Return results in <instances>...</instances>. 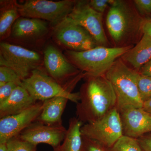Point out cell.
<instances>
[{
    "label": "cell",
    "instance_id": "9c48e42d",
    "mask_svg": "<svg viewBox=\"0 0 151 151\" xmlns=\"http://www.w3.org/2000/svg\"><path fill=\"white\" fill-rule=\"evenodd\" d=\"M103 14L91 7L89 1H76L67 18L84 27L94 37L99 46L111 47L103 23Z\"/></svg>",
    "mask_w": 151,
    "mask_h": 151
},
{
    "label": "cell",
    "instance_id": "2e32d148",
    "mask_svg": "<svg viewBox=\"0 0 151 151\" xmlns=\"http://www.w3.org/2000/svg\"><path fill=\"white\" fill-rule=\"evenodd\" d=\"M36 102L22 86H17L10 97L0 103V118L21 113Z\"/></svg>",
    "mask_w": 151,
    "mask_h": 151
},
{
    "label": "cell",
    "instance_id": "8fae6325",
    "mask_svg": "<svg viewBox=\"0 0 151 151\" xmlns=\"http://www.w3.org/2000/svg\"><path fill=\"white\" fill-rule=\"evenodd\" d=\"M44 63L47 74L63 86L67 85L81 72L52 45L45 50Z\"/></svg>",
    "mask_w": 151,
    "mask_h": 151
},
{
    "label": "cell",
    "instance_id": "7a4b0ae2",
    "mask_svg": "<svg viewBox=\"0 0 151 151\" xmlns=\"http://www.w3.org/2000/svg\"><path fill=\"white\" fill-rule=\"evenodd\" d=\"M144 20L133 1L114 0L106 18V26L113 47H126L137 44L144 35Z\"/></svg>",
    "mask_w": 151,
    "mask_h": 151
},
{
    "label": "cell",
    "instance_id": "4dcf8cb0",
    "mask_svg": "<svg viewBox=\"0 0 151 151\" xmlns=\"http://www.w3.org/2000/svg\"><path fill=\"white\" fill-rule=\"evenodd\" d=\"M142 30L143 34L151 38V19H145Z\"/></svg>",
    "mask_w": 151,
    "mask_h": 151
},
{
    "label": "cell",
    "instance_id": "30bf717a",
    "mask_svg": "<svg viewBox=\"0 0 151 151\" xmlns=\"http://www.w3.org/2000/svg\"><path fill=\"white\" fill-rule=\"evenodd\" d=\"M54 35L60 43L71 51H86L99 46L86 29L67 17L54 27Z\"/></svg>",
    "mask_w": 151,
    "mask_h": 151
},
{
    "label": "cell",
    "instance_id": "4316f807",
    "mask_svg": "<svg viewBox=\"0 0 151 151\" xmlns=\"http://www.w3.org/2000/svg\"><path fill=\"white\" fill-rule=\"evenodd\" d=\"M114 0H91L89 4L93 9L102 14L109 6H111Z\"/></svg>",
    "mask_w": 151,
    "mask_h": 151
},
{
    "label": "cell",
    "instance_id": "e0dca14e",
    "mask_svg": "<svg viewBox=\"0 0 151 151\" xmlns=\"http://www.w3.org/2000/svg\"><path fill=\"white\" fill-rule=\"evenodd\" d=\"M121 58L129 67L139 71L151 60V38L144 34L139 41Z\"/></svg>",
    "mask_w": 151,
    "mask_h": 151
},
{
    "label": "cell",
    "instance_id": "9a60e30c",
    "mask_svg": "<svg viewBox=\"0 0 151 151\" xmlns=\"http://www.w3.org/2000/svg\"><path fill=\"white\" fill-rule=\"evenodd\" d=\"M48 29L47 23L43 20L21 17L13 25L11 35L18 40L35 39L46 35Z\"/></svg>",
    "mask_w": 151,
    "mask_h": 151
},
{
    "label": "cell",
    "instance_id": "484cf974",
    "mask_svg": "<svg viewBox=\"0 0 151 151\" xmlns=\"http://www.w3.org/2000/svg\"><path fill=\"white\" fill-rule=\"evenodd\" d=\"M82 151H108V149L96 141L83 137Z\"/></svg>",
    "mask_w": 151,
    "mask_h": 151
},
{
    "label": "cell",
    "instance_id": "1f68e13d",
    "mask_svg": "<svg viewBox=\"0 0 151 151\" xmlns=\"http://www.w3.org/2000/svg\"><path fill=\"white\" fill-rule=\"evenodd\" d=\"M142 108L151 115V98L143 103Z\"/></svg>",
    "mask_w": 151,
    "mask_h": 151
},
{
    "label": "cell",
    "instance_id": "6da1fadb",
    "mask_svg": "<svg viewBox=\"0 0 151 151\" xmlns=\"http://www.w3.org/2000/svg\"><path fill=\"white\" fill-rule=\"evenodd\" d=\"M76 104V118L84 124L97 121L117 107V97L105 75L86 76Z\"/></svg>",
    "mask_w": 151,
    "mask_h": 151
},
{
    "label": "cell",
    "instance_id": "83f0119b",
    "mask_svg": "<svg viewBox=\"0 0 151 151\" xmlns=\"http://www.w3.org/2000/svg\"><path fill=\"white\" fill-rule=\"evenodd\" d=\"M18 86L19 85L14 83H6L0 86V103L6 101Z\"/></svg>",
    "mask_w": 151,
    "mask_h": 151
},
{
    "label": "cell",
    "instance_id": "ffe728a7",
    "mask_svg": "<svg viewBox=\"0 0 151 151\" xmlns=\"http://www.w3.org/2000/svg\"><path fill=\"white\" fill-rule=\"evenodd\" d=\"M1 3L2 6L0 14V37L3 39L11 34L13 25L19 17L20 15L17 5V3L16 1H7Z\"/></svg>",
    "mask_w": 151,
    "mask_h": 151
},
{
    "label": "cell",
    "instance_id": "3957f363",
    "mask_svg": "<svg viewBox=\"0 0 151 151\" xmlns=\"http://www.w3.org/2000/svg\"><path fill=\"white\" fill-rule=\"evenodd\" d=\"M134 46L107 47L98 46L86 51L67 50L68 60L86 76L105 75L114 63Z\"/></svg>",
    "mask_w": 151,
    "mask_h": 151
},
{
    "label": "cell",
    "instance_id": "d4e9b609",
    "mask_svg": "<svg viewBox=\"0 0 151 151\" xmlns=\"http://www.w3.org/2000/svg\"><path fill=\"white\" fill-rule=\"evenodd\" d=\"M136 9L143 18L151 19V0L133 1Z\"/></svg>",
    "mask_w": 151,
    "mask_h": 151
},
{
    "label": "cell",
    "instance_id": "603a6c76",
    "mask_svg": "<svg viewBox=\"0 0 151 151\" xmlns=\"http://www.w3.org/2000/svg\"><path fill=\"white\" fill-rule=\"evenodd\" d=\"M8 151H37V146L22 139L18 136L11 138L6 142Z\"/></svg>",
    "mask_w": 151,
    "mask_h": 151
},
{
    "label": "cell",
    "instance_id": "5bb4252c",
    "mask_svg": "<svg viewBox=\"0 0 151 151\" xmlns=\"http://www.w3.org/2000/svg\"><path fill=\"white\" fill-rule=\"evenodd\" d=\"M123 135L138 139L151 132V115L142 108L126 106L118 109Z\"/></svg>",
    "mask_w": 151,
    "mask_h": 151
},
{
    "label": "cell",
    "instance_id": "277c9868",
    "mask_svg": "<svg viewBox=\"0 0 151 151\" xmlns=\"http://www.w3.org/2000/svg\"><path fill=\"white\" fill-rule=\"evenodd\" d=\"M138 73V71L129 67L120 58L105 73L116 93L117 109L129 105L142 108L143 102L137 83Z\"/></svg>",
    "mask_w": 151,
    "mask_h": 151
},
{
    "label": "cell",
    "instance_id": "cb8c5ba5",
    "mask_svg": "<svg viewBox=\"0 0 151 151\" xmlns=\"http://www.w3.org/2000/svg\"><path fill=\"white\" fill-rule=\"evenodd\" d=\"M8 83H14L21 86L22 80L13 69L0 66V86Z\"/></svg>",
    "mask_w": 151,
    "mask_h": 151
},
{
    "label": "cell",
    "instance_id": "7c38bea8",
    "mask_svg": "<svg viewBox=\"0 0 151 151\" xmlns=\"http://www.w3.org/2000/svg\"><path fill=\"white\" fill-rule=\"evenodd\" d=\"M44 101H38L25 111L0 119V143H6L36 121L43 110Z\"/></svg>",
    "mask_w": 151,
    "mask_h": 151
},
{
    "label": "cell",
    "instance_id": "f1b7e54d",
    "mask_svg": "<svg viewBox=\"0 0 151 151\" xmlns=\"http://www.w3.org/2000/svg\"><path fill=\"white\" fill-rule=\"evenodd\" d=\"M143 151H151V132L137 139Z\"/></svg>",
    "mask_w": 151,
    "mask_h": 151
},
{
    "label": "cell",
    "instance_id": "52a82bcc",
    "mask_svg": "<svg viewBox=\"0 0 151 151\" xmlns=\"http://www.w3.org/2000/svg\"><path fill=\"white\" fill-rule=\"evenodd\" d=\"M83 137L96 141L108 149L123 135L120 114L116 108L103 118L84 124L81 127Z\"/></svg>",
    "mask_w": 151,
    "mask_h": 151
},
{
    "label": "cell",
    "instance_id": "7402d4cb",
    "mask_svg": "<svg viewBox=\"0 0 151 151\" xmlns=\"http://www.w3.org/2000/svg\"><path fill=\"white\" fill-rule=\"evenodd\" d=\"M137 83L140 96L144 103L151 98V76L141 75L138 72Z\"/></svg>",
    "mask_w": 151,
    "mask_h": 151
},
{
    "label": "cell",
    "instance_id": "5b68a950",
    "mask_svg": "<svg viewBox=\"0 0 151 151\" xmlns=\"http://www.w3.org/2000/svg\"><path fill=\"white\" fill-rule=\"evenodd\" d=\"M79 81V79L76 78L68 85L63 86L47 72L38 68L33 70L29 77L22 80L21 86L36 102L63 97L77 104L80 100L79 92L72 93V91Z\"/></svg>",
    "mask_w": 151,
    "mask_h": 151
},
{
    "label": "cell",
    "instance_id": "ba28073f",
    "mask_svg": "<svg viewBox=\"0 0 151 151\" xmlns=\"http://www.w3.org/2000/svg\"><path fill=\"white\" fill-rule=\"evenodd\" d=\"M41 60L37 52L7 42L0 43V65L13 69L22 80L39 68Z\"/></svg>",
    "mask_w": 151,
    "mask_h": 151
},
{
    "label": "cell",
    "instance_id": "8992f818",
    "mask_svg": "<svg viewBox=\"0 0 151 151\" xmlns=\"http://www.w3.org/2000/svg\"><path fill=\"white\" fill-rule=\"evenodd\" d=\"M76 1L27 0L22 4L17 3V5L22 17L45 20L55 27L70 13Z\"/></svg>",
    "mask_w": 151,
    "mask_h": 151
},
{
    "label": "cell",
    "instance_id": "44dd1931",
    "mask_svg": "<svg viewBox=\"0 0 151 151\" xmlns=\"http://www.w3.org/2000/svg\"><path fill=\"white\" fill-rule=\"evenodd\" d=\"M108 151H143L137 139L123 135Z\"/></svg>",
    "mask_w": 151,
    "mask_h": 151
},
{
    "label": "cell",
    "instance_id": "ac0fdd59",
    "mask_svg": "<svg viewBox=\"0 0 151 151\" xmlns=\"http://www.w3.org/2000/svg\"><path fill=\"white\" fill-rule=\"evenodd\" d=\"M68 100L63 97H54L45 100L43 110L36 121L50 125L63 124V113Z\"/></svg>",
    "mask_w": 151,
    "mask_h": 151
},
{
    "label": "cell",
    "instance_id": "4fadbf2b",
    "mask_svg": "<svg viewBox=\"0 0 151 151\" xmlns=\"http://www.w3.org/2000/svg\"><path fill=\"white\" fill-rule=\"evenodd\" d=\"M66 132L63 124L50 125L35 121L17 136L35 145L47 144L53 149L62 143Z\"/></svg>",
    "mask_w": 151,
    "mask_h": 151
},
{
    "label": "cell",
    "instance_id": "d6986e66",
    "mask_svg": "<svg viewBox=\"0 0 151 151\" xmlns=\"http://www.w3.org/2000/svg\"><path fill=\"white\" fill-rule=\"evenodd\" d=\"M84 124L76 117L70 119L64 140L52 151H82L83 138L81 129Z\"/></svg>",
    "mask_w": 151,
    "mask_h": 151
},
{
    "label": "cell",
    "instance_id": "f546056e",
    "mask_svg": "<svg viewBox=\"0 0 151 151\" xmlns=\"http://www.w3.org/2000/svg\"><path fill=\"white\" fill-rule=\"evenodd\" d=\"M138 72L141 75L151 76V60L143 65Z\"/></svg>",
    "mask_w": 151,
    "mask_h": 151
},
{
    "label": "cell",
    "instance_id": "d6a6232c",
    "mask_svg": "<svg viewBox=\"0 0 151 151\" xmlns=\"http://www.w3.org/2000/svg\"><path fill=\"white\" fill-rule=\"evenodd\" d=\"M0 151H8L6 143H0Z\"/></svg>",
    "mask_w": 151,
    "mask_h": 151
}]
</instances>
